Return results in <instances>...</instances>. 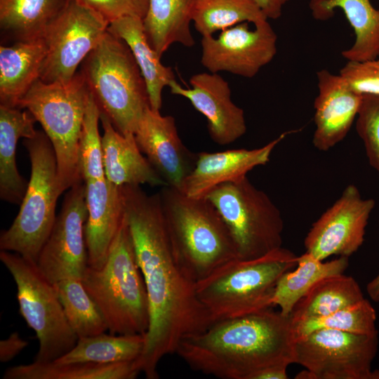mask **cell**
Segmentation results:
<instances>
[{"instance_id": "obj_19", "label": "cell", "mask_w": 379, "mask_h": 379, "mask_svg": "<svg viewBox=\"0 0 379 379\" xmlns=\"http://www.w3.org/2000/svg\"><path fill=\"white\" fill-rule=\"evenodd\" d=\"M292 132L282 133L259 148L197 153L192 171L178 190L191 197H205L215 187L238 180L253 168L267 164L276 146Z\"/></svg>"}, {"instance_id": "obj_35", "label": "cell", "mask_w": 379, "mask_h": 379, "mask_svg": "<svg viewBox=\"0 0 379 379\" xmlns=\"http://www.w3.org/2000/svg\"><path fill=\"white\" fill-rule=\"evenodd\" d=\"M100 110L90 93L79 140V161L84 182L105 178L98 123Z\"/></svg>"}, {"instance_id": "obj_1", "label": "cell", "mask_w": 379, "mask_h": 379, "mask_svg": "<svg viewBox=\"0 0 379 379\" xmlns=\"http://www.w3.org/2000/svg\"><path fill=\"white\" fill-rule=\"evenodd\" d=\"M122 190L149 306L144 349L135 364L146 378L157 379L162 358L175 353L184 337L206 330L213 321L197 296V281L174 251L159 192L147 194L140 185Z\"/></svg>"}, {"instance_id": "obj_23", "label": "cell", "mask_w": 379, "mask_h": 379, "mask_svg": "<svg viewBox=\"0 0 379 379\" xmlns=\"http://www.w3.org/2000/svg\"><path fill=\"white\" fill-rule=\"evenodd\" d=\"M310 8L319 20L329 19L336 8L343 11L355 36L352 46L341 53L347 61H364L379 55V9L370 0H311Z\"/></svg>"}, {"instance_id": "obj_8", "label": "cell", "mask_w": 379, "mask_h": 379, "mask_svg": "<svg viewBox=\"0 0 379 379\" xmlns=\"http://www.w3.org/2000/svg\"><path fill=\"white\" fill-rule=\"evenodd\" d=\"M23 145L30 159V178L18 215L1 232L0 249L36 263L55 223L57 201L63 192L55 152L44 131L24 138Z\"/></svg>"}, {"instance_id": "obj_40", "label": "cell", "mask_w": 379, "mask_h": 379, "mask_svg": "<svg viewBox=\"0 0 379 379\" xmlns=\"http://www.w3.org/2000/svg\"><path fill=\"white\" fill-rule=\"evenodd\" d=\"M267 18L277 20L282 15L284 6L290 0H253Z\"/></svg>"}, {"instance_id": "obj_22", "label": "cell", "mask_w": 379, "mask_h": 379, "mask_svg": "<svg viewBox=\"0 0 379 379\" xmlns=\"http://www.w3.org/2000/svg\"><path fill=\"white\" fill-rule=\"evenodd\" d=\"M46 55L43 37L0 46V105L18 108L22 98L40 79Z\"/></svg>"}, {"instance_id": "obj_20", "label": "cell", "mask_w": 379, "mask_h": 379, "mask_svg": "<svg viewBox=\"0 0 379 379\" xmlns=\"http://www.w3.org/2000/svg\"><path fill=\"white\" fill-rule=\"evenodd\" d=\"M88 216L85 237L88 266L100 268L125 215L121 186L105 178L84 181Z\"/></svg>"}, {"instance_id": "obj_30", "label": "cell", "mask_w": 379, "mask_h": 379, "mask_svg": "<svg viewBox=\"0 0 379 379\" xmlns=\"http://www.w3.org/2000/svg\"><path fill=\"white\" fill-rule=\"evenodd\" d=\"M364 297L357 281L343 274L330 276L317 282L295 305L293 321L326 316L363 300Z\"/></svg>"}, {"instance_id": "obj_36", "label": "cell", "mask_w": 379, "mask_h": 379, "mask_svg": "<svg viewBox=\"0 0 379 379\" xmlns=\"http://www.w3.org/2000/svg\"><path fill=\"white\" fill-rule=\"evenodd\" d=\"M356 130L370 165L379 173V95H363Z\"/></svg>"}, {"instance_id": "obj_25", "label": "cell", "mask_w": 379, "mask_h": 379, "mask_svg": "<svg viewBox=\"0 0 379 379\" xmlns=\"http://www.w3.org/2000/svg\"><path fill=\"white\" fill-rule=\"evenodd\" d=\"M107 31L123 40L129 47L147 86L149 107L161 110L162 92L175 80L173 68L164 65L161 57L149 44L142 19L126 16L109 22Z\"/></svg>"}, {"instance_id": "obj_38", "label": "cell", "mask_w": 379, "mask_h": 379, "mask_svg": "<svg viewBox=\"0 0 379 379\" xmlns=\"http://www.w3.org/2000/svg\"><path fill=\"white\" fill-rule=\"evenodd\" d=\"M74 1L96 12L109 22L126 16L143 19L149 6V0Z\"/></svg>"}, {"instance_id": "obj_14", "label": "cell", "mask_w": 379, "mask_h": 379, "mask_svg": "<svg viewBox=\"0 0 379 379\" xmlns=\"http://www.w3.org/2000/svg\"><path fill=\"white\" fill-rule=\"evenodd\" d=\"M248 23L222 30L218 37L203 36L201 65L213 73L254 77L276 55L277 35L268 20L255 24L253 29Z\"/></svg>"}, {"instance_id": "obj_9", "label": "cell", "mask_w": 379, "mask_h": 379, "mask_svg": "<svg viewBox=\"0 0 379 379\" xmlns=\"http://www.w3.org/2000/svg\"><path fill=\"white\" fill-rule=\"evenodd\" d=\"M205 197L227 227L238 259L257 258L282 247L281 211L247 176L220 185Z\"/></svg>"}, {"instance_id": "obj_15", "label": "cell", "mask_w": 379, "mask_h": 379, "mask_svg": "<svg viewBox=\"0 0 379 379\" xmlns=\"http://www.w3.org/2000/svg\"><path fill=\"white\" fill-rule=\"evenodd\" d=\"M375 206L354 185H347L340 197L312 225L304 241L306 252L319 260L330 256L349 257L364 241L366 228Z\"/></svg>"}, {"instance_id": "obj_10", "label": "cell", "mask_w": 379, "mask_h": 379, "mask_svg": "<svg viewBox=\"0 0 379 379\" xmlns=\"http://www.w3.org/2000/svg\"><path fill=\"white\" fill-rule=\"evenodd\" d=\"M0 260L15 283L19 312L39 340L34 361H53L70 351L78 337L68 323L54 284L36 262L18 253L1 251Z\"/></svg>"}, {"instance_id": "obj_27", "label": "cell", "mask_w": 379, "mask_h": 379, "mask_svg": "<svg viewBox=\"0 0 379 379\" xmlns=\"http://www.w3.org/2000/svg\"><path fill=\"white\" fill-rule=\"evenodd\" d=\"M349 265L348 258L324 262L305 252L298 256L295 270L284 273L279 279L272 298L273 306L280 312L291 315L295 305L307 292L324 278L343 274Z\"/></svg>"}, {"instance_id": "obj_2", "label": "cell", "mask_w": 379, "mask_h": 379, "mask_svg": "<svg viewBox=\"0 0 379 379\" xmlns=\"http://www.w3.org/2000/svg\"><path fill=\"white\" fill-rule=\"evenodd\" d=\"M291 315L271 308L220 320L184 337L177 353L193 370L221 379H253L262 369L293 364Z\"/></svg>"}, {"instance_id": "obj_21", "label": "cell", "mask_w": 379, "mask_h": 379, "mask_svg": "<svg viewBox=\"0 0 379 379\" xmlns=\"http://www.w3.org/2000/svg\"><path fill=\"white\" fill-rule=\"evenodd\" d=\"M103 167L105 178L117 186L149 185L164 187L167 183L140 150L134 135L119 133L109 119L100 113Z\"/></svg>"}, {"instance_id": "obj_11", "label": "cell", "mask_w": 379, "mask_h": 379, "mask_svg": "<svg viewBox=\"0 0 379 379\" xmlns=\"http://www.w3.org/2000/svg\"><path fill=\"white\" fill-rule=\"evenodd\" d=\"M378 334L369 335L333 329H319L295 339L293 363L305 371L298 379H379L372 369Z\"/></svg>"}, {"instance_id": "obj_13", "label": "cell", "mask_w": 379, "mask_h": 379, "mask_svg": "<svg viewBox=\"0 0 379 379\" xmlns=\"http://www.w3.org/2000/svg\"><path fill=\"white\" fill-rule=\"evenodd\" d=\"M88 216L85 182L70 187L39 255L36 265L52 284L81 279L88 267L85 237Z\"/></svg>"}, {"instance_id": "obj_33", "label": "cell", "mask_w": 379, "mask_h": 379, "mask_svg": "<svg viewBox=\"0 0 379 379\" xmlns=\"http://www.w3.org/2000/svg\"><path fill=\"white\" fill-rule=\"evenodd\" d=\"M53 284L68 323L78 338L108 331L102 314L88 293L81 279L68 278Z\"/></svg>"}, {"instance_id": "obj_4", "label": "cell", "mask_w": 379, "mask_h": 379, "mask_svg": "<svg viewBox=\"0 0 379 379\" xmlns=\"http://www.w3.org/2000/svg\"><path fill=\"white\" fill-rule=\"evenodd\" d=\"M159 194L174 251L197 282L237 258L227 227L206 197L168 185Z\"/></svg>"}, {"instance_id": "obj_34", "label": "cell", "mask_w": 379, "mask_h": 379, "mask_svg": "<svg viewBox=\"0 0 379 379\" xmlns=\"http://www.w3.org/2000/svg\"><path fill=\"white\" fill-rule=\"evenodd\" d=\"M376 312L366 298L353 305L338 310L326 316L309 317L293 321L294 340L323 328L356 334L373 335L376 328ZM293 321V320H292Z\"/></svg>"}, {"instance_id": "obj_28", "label": "cell", "mask_w": 379, "mask_h": 379, "mask_svg": "<svg viewBox=\"0 0 379 379\" xmlns=\"http://www.w3.org/2000/svg\"><path fill=\"white\" fill-rule=\"evenodd\" d=\"M140 373L135 361L110 364L55 361L34 362L11 366L3 379H134Z\"/></svg>"}, {"instance_id": "obj_31", "label": "cell", "mask_w": 379, "mask_h": 379, "mask_svg": "<svg viewBox=\"0 0 379 379\" xmlns=\"http://www.w3.org/2000/svg\"><path fill=\"white\" fill-rule=\"evenodd\" d=\"M145 340V334L117 335L102 333L79 338L70 351L53 361L59 364L135 361L142 353Z\"/></svg>"}, {"instance_id": "obj_17", "label": "cell", "mask_w": 379, "mask_h": 379, "mask_svg": "<svg viewBox=\"0 0 379 379\" xmlns=\"http://www.w3.org/2000/svg\"><path fill=\"white\" fill-rule=\"evenodd\" d=\"M134 136L140 150L167 185L179 189L192 171L197 154L182 143L173 117L148 107Z\"/></svg>"}, {"instance_id": "obj_42", "label": "cell", "mask_w": 379, "mask_h": 379, "mask_svg": "<svg viewBox=\"0 0 379 379\" xmlns=\"http://www.w3.org/2000/svg\"><path fill=\"white\" fill-rule=\"evenodd\" d=\"M366 291L373 301L379 302V273L368 283Z\"/></svg>"}, {"instance_id": "obj_41", "label": "cell", "mask_w": 379, "mask_h": 379, "mask_svg": "<svg viewBox=\"0 0 379 379\" xmlns=\"http://www.w3.org/2000/svg\"><path fill=\"white\" fill-rule=\"evenodd\" d=\"M287 365H274L268 366L258 373L253 379H287Z\"/></svg>"}, {"instance_id": "obj_6", "label": "cell", "mask_w": 379, "mask_h": 379, "mask_svg": "<svg viewBox=\"0 0 379 379\" xmlns=\"http://www.w3.org/2000/svg\"><path fill=\"white\" fill-rule=\"evenodd\" d=\"M80 71L100 112L122 135H134L149 102L145 81L127 44L107 31Z\"/></svg>"}, {"instance_id": "obj_7", "label": "cell", "mask_w": 379, "mask_h": 379, "mask_svg": "<svg viewBox=\"0 0 379 379\" xmlns=\"http://www.w3.org/2000/svg\"><path fill=\"white\" fill-rule=\"evenodd\" d=\"M90 91L81 71L67 82L45 83L39 79L18 105L42 126L57 160L62 192L83 182L79 140Z\"/></svg>"}, {"instance_id": "obj_24", "label": "cell", "mask_w": 379, "mask_h": 379, "mask_svg": "<svg viewBox=\"0 0 379 379\" xmlns=\"http://www.w3.org/2000/svg\"><path fill=\"white\" fill-rule=\"evenodd\" d=\"M35 118L28 111L0 105V197L8 203L20 204L28 182L16 165V146L20 138H31L36 133Z\"/></svg>"}, {"instance_id": "obj_37", "label": "cell", "mask_w": 379, "mask_h": 379, "mask_svg": "<svg viewBox=\"0 0 379 379\" xmlns=\"http://www.w3.org/2000/svg\"><path fill=\"white\" fill-rule=\"evenodd\" d=\"M339 74L361 95H379V55L364 61H347Z\"/></svg>"}, {"instance_id": "obj_29", "label": "cell", "mask_w": 379, "mask_h": 379, "mask_svg": "<svg viewBox=\"0 0 379 379\" xmlns=\"http://www.w3.org/2000/svg\"><path fill=\"white\" fill-rule=\"evenodd\" d=\"M67 1L0 0L1 32L14 42L41 38Z\"/></svg>"}, {"instance_id": "obj_18", "label": "cell", "mask_w": 379, "mask_h": 379, "mask_svg": "<svg viewBox=\"0 0 379 379\" xmlns=\"http://www.w3.org/2000/svg\"><path fill=\"white\" fill-rule=\"evenodd\" d=\"M318 94L314 102L315 130L312 143L328 151L341 142L357 117L363 95L352 90L340 74L317 72Z\"/></svg>"}, {"instance_id": "obj_39", "label": "cell", "mask_w": 379, "mask_h": 379, "mask_svg": "<svg viewBox=\"0 0 379 379\" xmlns=\"http://www.w3.org/2000/svg\"><path fill=\"white\" fill-rule=\"evenodd\" d=\"M28 341L23 340L18 332L0 341V361L8 362L19 354L28 346Z\"/></svg>"}, {"instance_id": "obj_16", "label": "cell", "mask_w": 379, "mask_h": 379, "mask_svg": "<svg viewBox=\"0 0 379 379\" xmlns=\"http://www.w3.org/2000/svg\"><path fill=\"white\" fill-rule=\"evenodd\" d=\"M190 88L181 86L175 80L169 88L172 94L187 98L208 122L211 138L219 145H229L246 132L243 109L231 99L229 83L218 73L201 72L190 79Z\"/></svg>"}, {"instance_id": "obj_32", "label": "cell", "mask_w": 379, "mask_h": 379, "mask_svg": "<svg viewBox=\"0 0 379 379\" xmlns=\"http://www.w3.org/2000/svg\"><path fill=\"white\" fill-rule=\"evenodd\" d=\"M268 20L253 0H197L192 22L202 37L241 22Z\"/></svg>"}, {"instance_id": "obj_5", "label": "cell", "mask_w": 379, "mask_h": 379, "mask_svg": "<svg viewBox=\"0 0 379 379\" xmlns=\"http://www.w3.org/2000/svg\"><path fill=\"white\" fill-rule=\"evenodd\" d=\"M298 256L281 247L263 256L234 259L196 284L197 296L214 322L273 307L281 276L297 265Z\"/></svg>"}, {"instance_id": "obj_3", "label": "cell", "mask_w": 379, "mask_h": 379, "mask_svg": "<svg viewBox=\"0 0 379 379\" xmlns=\"http://www.w3.org/2000/svg\"><path fill=\"white\" fill-rule=\"evenodd\" d=\"M81 281L98 305L112 334H145L149 300L124 215L100 268L88 266Z\"/></svg>"}, {"instance_id": "obj_12", "label": "cell", "mask_w": 379, "mask_h": 379, "mask_svg": "<svg viewBox=\"0 0 379 379\" xmlns=\"http://www.w3.org/2000/svg\"><path fill=\"white\" fill-rule=\"evenodd\" d=\"M109 24L89 8L74 0H68L42 36L46 46V55L40 80L45 83L71 80L79 65L107 32Z\"/></svg>"}, {"instance_id": "obj_26", "label": "cell", "mask_w": 379, "mask_h": 379, "mask_svg": "<svg viewBox=\"0 0 379 379\" xmlns=\"http://www.w3.org/2000/svg\"><path fill=\"white\" fill-rule=\"evenodd\" d=\"M197 0H149L142 19L144 31L152 48L161 58L174 44L192 47V14Z\"/></svg>"}]
</instances>
